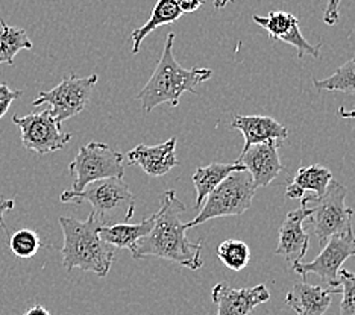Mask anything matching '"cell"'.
<instances>
[{
    "instance_id": "1",
    "label": "cell",
    "mask_w": 355,
    "mask_h": 315,
    "mask_svg": "<svg viewBox=\"0 0 355 315\" xmlns=\"http://www.w3.org/2000/svg\"><path fill=\"white\" fill-rule=\"evenodd\" d=\"M161 208L153 214V228L146 237L140 238L129 250L134 260L157 256L173 261L190 270H199L202 261V240L191 242L187 238V228L181 215L187 211L185 204L176 197L175 190H167L161 196Z\"/></svg>"
},
{
    "instance_id": "2",
    "label": "cell",
    "mask_w": 355,
    "mask_h": 315,
    "mask_svg": "<svg viewBox=\"0 0 355 315\" xmlns=\"http://www.w3.org/2000/svg\"><path fill=\"white\" fill-rule=\"evenodd\" d=\"M173 44L175 34L168 32L164 51L157 64V69L153 70L143 90L137 94V99L141 102V108L146 114L163 103H168L172 108H178L184 93L196 96V87L213 76L211 69H184L175 58Z\"/></svg>"
},
{
    "instance_id": "3",
    "label": "cell",
    "mask_w": 355,
    "mask_h": 315,
    "mask_svg": "<svg viewBox=\"0 0 355 315\" xmlns=\"http://www.w3.org/2000/svg\"><path fill=\"white\" fill-rule=\"evenodd\" d=\"M60 226L64 235L61 249L64 269L92 271L99 278L107 276L114 261L116 247L101 238L99 231L103 224L96 214L92 213L85 222L61 217Z\"/></svg>"
},
{
    "instance_id": "4",
    "label": "cell",
    "mask_w": 355,
    "mask_h": 315,
    "mask_svg": "<svg viewBox=\"0 0 355 315\" xmlns=\"http://www.w3.org/2000/svg\"><path fill=\"white\" fill-rule=\"evenodd\" d=\"M60 200L62 204L88 201L103 226L128 223L135 213V196L120 177L94 181L80 191L67 190L61 194Z\"/></svg>"
},
{
    "instance_id": "5",
    "label": "cell",
    "mask_w": 355,
    "mask_h": 315,
    "mask_svg": "<svg viewBox=\"0 0 355 315\" xmlns=\"http://www.w3.org/2000/svg\"><path fill=\"white\" fill-rule=\"evenodd\" d=\"M255 187L252 176L246 170H237L217 185L208 194V197L200 206L196 218L185 223V228L191 229L205 222L219 217H240L252 205Z\"/></svg>"
},
{
    "instance_id": "6",
    "label": "cell",
    "mask_w": 355,
    "mask_h": 315,
    "mask_svg": "<svg viewBox=\"0 0 355 315\" xmlns=\"http://www.w3.org/2000/svg\"><path fill=\"white\" fill-rule=\"evenodd\" d=\"M346 194H348L346 187L331 179L324 196L313 200L302 199L306 204H314V206L310 205L313 214L306 222L311 223L314 235L318 237L320 244H325L329 237L352 231L354 211L345 204Z\"/></svg>"
},
{
    "instance_id": "7",
    "label": "cell",
    "mask_w": 355,
    "mask_h": 315,
    "mask_svg": "<svg viewBox=\"0 0 355 315\" xmlns=\"http://www.w3.org/2000/svg\"><path fill=\"white\" fill-rule=\"evenodd\" d=\"M125 156L111 149L108 144L92 141L79 149L78 155L71 161L69 170L75 176L73 190L80 191L88 183L105 179V177H125Z\"/></svg>"
},
{
    "instance_id": "8",
    "label": "cell",
    "mask_w": 355,
    "mask_h": 315,
    "mask_svg": "<svg viewBox=\"0 0 355 315\" xmlns=\"http://www.w3.org/2000/svg\"><path fill=\"white\" fill-rule=\"evenodd\" d=\"M98 80L99 76L96 73L85 78L70 75L51 91H40L37 99L32 102V107L51 105L52 114L62 125V121L78 116L87 108Z\"/></svg>"
},
{
    "instance_id": "9",
    "label": "cell",
    "mask_w": 355,
    "mask_h": 315,
    "mask_svg": "<svg viewBox=\"0 0 355 315\" xmlns=\"http://www.w3.org/2000/svg\"><path fill=\"white\" fill-rule=\"evenodd\" d=\"M12 121L20 127L23 147L40 156L64 149L73 136L62 131L61 123L51 109L32 112L25 117L14 116Z\"/></svg>"
},
{
    "instance_id": "10",
    "label": "cell",
    "mask_w": 355,
    "mask_h": 315,
    "mask_svg": "<svg viewBox=\"0 0 355 315\" xmlns=\"http://www.w3.org/2000/svg\"><path fill=\"white\" fill-rule=\"evenodd\" d=\"M351 256H355V235L352 231L329 237L325 247L311 262H296L293 264V270L302 278H306L309 274H318L327 285L338 288L340 287L338 271Z\"/></svg>"
},
{
    "instance_id": "11",
    "label": "cell",
    "mask_w": 355,
    "mask_h": 315,
    "mask_svg": "<svg viewBox=\"0 0 355 315\" xmlns=\"http://www.w3.org/2000/svg\"><path fill=\"white\" fill-rule=\"evenodd\" d=\"M252 20L268 30L269 37L273 42H284L296 48L297 58H304L305 55H310L311 58L319 60L322 44L313 46L306 42L305 37L300 29V20L293 14L286 11H272L266 17L261 15H254Z\"/></svg>"
},
{
    "instance_id": "12",
    "label": "cell",
    "mask_w": 355,
    "mask_h": 315,
    "mask_svg": "<svg viewBox=\"0 0 355 315\" xmlns=\"http://www.w3.org/2000/svg\"><path fill=\"white\" fill-rule=\"evenodd\" d=\"M278 150L279 141L277 140L252 144L241 150L237 163L243 165L246 172L252 176L255 190L268 187L284 170Z\"/></svg>"
},
{
    "instance_id": "13",
    "label": "cell",
    "mask_w": 355,
    "mask_h": 315,
    "mask_svg": "<svg viewBox=\"0 0 355 315\" xmlns=\"http://www.w3.org/2000/svg\"><path fill=\"white\" fill-rule=\"evenodd\" d=\"M313 214V208L301 201V206L288 213L278 231V247L275 255L282 256L290 264L300 262L310 247V237L304 231V223Z\"/></svg>"
},
{
    "instance_id": "14",
    "label": "cell",
    "mask_w": 355,
    "mask_h": 315,
    "mask_svg": "<svg viewBox=\"0 0 355 315\" xmlns=\"http://www.w3.org/2000/svg\"><path fill=\"white\" fill-rule=\"evenodd\" d=\"M211 298L217 305V315H251L257 306L270 300V291L264 284L251 288L217 284L211 291Z\"/></svg>"
},
{
    "instance_id": "15",
    "label": "cell",
    "mask_w": 355,
    "mask_h": 315,
    "mask_svg": "<svg viewBox=\"0 0 355 315\" xmlns=\"http://www.w3.org/2000/svg\"><path fill=\"white\" fill-rule=\"evenodd\" d=\"M176 136L168 138L166 143L157 145L139 144L128 152V161L131 165H139L143 172L152 176H164L172 168L180 165L176 158Z\"/></svg>"
},
{
    "instance_id": "16",
    "label": "cell",
    "mask_w": 355,
    "mask_h": 315,
    "mask_svg": "<svg viewBox=\"0 0 355 315\" xmlns=\"http://www.w3.org/2000/svg\"><path fill=\"white\" fill-rule=\"evenodd\" d=\"M340 293L338 288L325 289L310 285L306 282L295 284L286 296V303L296 315H325L329 309L333 296Z\"/></svg>"
},
{
    "instance_id": "17",
    "label": "cell",
    "mask_w": 355,
    "mask_h": 315,
    "mask_svg": "<svg viewBox=\"0 0 355 315\" xmlns=\"http://www.w3.org/2000/svg\"><path fill=\"white\" fill-rule=\"evenodd\" d=\"M231 127L243 134V150L252 144L272 140L282 141L288 136V129L284 125H281L275 118L266 116H236Z\"/></svg>"
},
{
    "instance_id": "18",
    "label": "cell",
    "mask_w": 355,
    "mask_h": 315,
    "mask_svg": "<svg viewBox=\"0 0 355 315\" xmlns=\"http://www.w3.org/2000/svg\"><path fill=\"white\" fill-rule=\"evenodd\" d=\"M153 215L149 218H144L143 222L137 224L129 223H116L110 226H102L99 231L101 238L108 242V244L114 246L116 249H129L131 250L135 242L140 238L146 237L153 228Z\"/></svg>"
},
{
    "instance_id": "19",
    "label": "cell",
    "mask_w": 355,
    "mask_h": 315,
    "mask_svg": "<svg viewBox=\"0 0 355 315\" xmlns=\"http://www.w3.org/2000/svg\"><path fill=\"white\" fill-rule=\"evenodd\" d=\"M237 170H245V167L240 163L232 164H222V163H213L207 167H199L196 172L193 173V185L196 190V201L195 208H200L208 197V194L211 192L217 185H219L225 177H228L232 172Z\"/></svg>"
},
{
    "instance_id": "20",
    "label": "cell",
    "mask_w": 355,
    "mask_h": 315,
    "mask_svg": "<svg viewBox=\"0 0 355 315\" xmlns=\"http://www.w3.org/2000/svg\"><path fill=\"white\" fill-rule=\"evenodd\" d=\"M182 15L184 14L176 5V0H158L157 5L153 6L150 19L131 34L132 53L137 55L140 52V46L143 43V39L146 38L150 32L158 29L159 26H164V24H172L178 21Z\"/></svg>"
},
{
    "instance_id": "21",
    "label": "cell",
    "mask_w": 355,
    "mask_h": 315,
    "mask_svg": "<svg viewBox=\"0 0 355 315\" xmlns=\"http://www.w3.org/2000/svg\"><path fill=\"white\" fill-rule=\"evenodd\" d=\"M34 47L26 30L0 21V64L12 66L15 55L21 51H31Z\"/></svg>"
},
{
    "instance_id": "22",
    "label": "cell",
    "mask_w": 355,
    "mask_h": 315,
    "mask_svg": "<svg viewBox=\"0 0 355 315\" xmlns=\"http://www.w3.org/2000/svg\"><path fill=\"white\" fill-rule=\"evenodd\" d=\"M331 179H333V173H331L329 168L319 164H313L309 167H301L297 170V173L292 182L296 183L297 187L304 190L305 192H314V197L319 199L325 194Z\"/></svg>"
},
{
    "instance_id": "23",
    "label": "cell",
    "mask_w": 355,
    "mask_h": 315,
    "mask_svg": "<svg viewBox=\"0 0 355 315\" xmlns=\"http://www.w3.org/2000/svg\"><path fill=\"white\" fill-rule=\"evenodd\" d=\"M313 85L320 91L355 93V58L345 62L329 78L313 79Z\"/></svg>"
},
{
    "instance_id": "24",
    "label": "cell",
    "mask_w": 355,
    "mask_h": 315,
    "mask_svg": "<svg viewBox=\"0 0 355 315\" xmlns=\"http://www.w3.org/2000/svg\"><path fill=\"white\" fill-rule=\"evenodd\" d=\"M219 260L232 271H241L251 261V249L245 241L225 240L217 247Z\"/></svg>"
},
{
    "instance_id": "25",
    "label": "cell",
    "mask_w": 355,
    "mask_h": 315,
    "mask_svg": "<svg viewBox=\"0 0 355 315\" xmlns=\"http://www.w3.org/2000/svg\"><path fill=\"white\" fill-rule=\"evenodd\" d=\"M10 244L11 252L17 256V258H32L35 256L38 249L43 246L42 240H40V235L32 229H20L14 233V235L8 241Z\"/></svg>"
},
{
    "instance_id": "26",
    "label": "cell",
    "mask_w": 355,
    "mask_h": 315,
    "mask_svg": "<svg viewBox=\"0 0 355 315\" xmlns=\"http://www.w3.org/2000/svg\"><path fill=\"white\" fill-rule=\"evenodd\" d=\"M338 279H340V293L343 298L340 302V315H355V274L340 269L338 271Z\"/></svg>"
},
{
    "instance_id": "27",
    "label": "cell",
    "mask_w": 355,
    "mask_h": 315,
    "mask_svg": "<svg viewBox=\"0 0 355 315\" xmlns=\"http://www.w3.org/2000/svg\"><path fill=\"white\" fill-rule=\"evenodd\" d=\"M21 96H23V91H20V90H11V88L8 87L6 82L0 84V120L3 118V116L6 114L8 109H10L11 103L14 100L20 99Z\"/></svg>"
},
{
    "instance_id": "28",
    "label": "cell",
    "mask_w": 355,
    "mask_h": 315,
    "mask_svg": "<svg viewBox=\"0 0 355 315\" xmlns=\"http://www.w3.org/2000/svg\"><path fill=\"white\" fill-rule=\"evenodd\" d=\"M342 0H328L327 8L324 12V21L328 26H334L340 17V12H338V8H340Z\"/></svg>"
},
{
    "instance_id": "29",
    "label": "cell",
    "mask_w": 355,
    "mask_h": 315,
    "mask_svg": "<svg viewBox=\"0 0 355 315\" xmlns=\"http://www.w3.org/2000/svg\"><path fill=\"white\" fill-rule=\"evenodd\" d=\"M176 5L182 14H191L204 5V0H176Z\"/></svg>"
},
{
    "instance_id": "30",
    "label": "cell",
    "mask_w": 355,
    "mask_h": 315,
    "mask_svg": "<svg viewBox=\"0 0 355 315\" xmlns=\"http://www.w3.org/2000/svg\"><path fill=\"white\" fill-rule=\"evenodd\" d=\"M286 196L288 197V199H300V200H302L306 194H305V191L304 190H301L300 187H297L296 183H288V187L286 188Z\"/></svg>"
},
{
    "instance_id": "31",
    "label": "cell",
    "mask_w": 355,
    "mask_h": 315,
    "mask_svg": "<svg viewBox=\"0 0 355 315\" xmlns=\"http://www.w3.org/2000/svg\"><path fill=\"white\" fill-rule=\"evenodd\" d=\"M14 205H15V201L12 199H2V200H0V226H2V228H5V224H3L5 213L12 211Z\"/></svg>"
},
{
    "instance_id": "32",
    "label": "cell",
    "mask_w": 355,
    "mask_h": 315,
    "mask_svg": "<svg viewBox=\"0 0 355 315\" xmlns=\"http://www.w3.org/2000/svg\"><path fill=\"white\" fill-rule=\"evenodd\" d=\"M25 315H51V312L43 308L42 305H34L31 309L26 311Z\"/></svg>"
},
{
    "instance_id": "33",
    "label": "cell",
    "mask_w": 355,
    "mask_h": 315,
    "mask_svg": "<svg viewBox=\"0 0 355 315\" xmlns=\"http://www.w3.org/2000/svg\"><path fill=\"white\" fill-rule=\"evenodd\" d=\"M337 114H338V117L346 118V120H351V118H354V120H355V109L348 111V109H345L343 107H340V108L337 109Z\"/></svg>"
},
{
    "instance_id": "34",
    "label": "cell",
    "mask_w": 355,
    "mask_h": 315,
    "mask_svg": "<svg viewBox=\"0 0 355 315\" xmlns=\"http://www.w3.org/2000/svg\"><path fill=\"white\" fill-rule=\"evenodd\" d=\"M230 2H231V0H214L213 3H214L216 10H223V8L227 6Z\"/></svg>"
}]
</instances>
